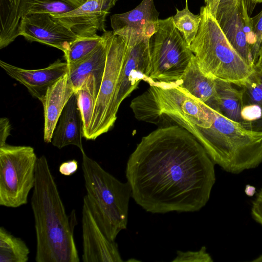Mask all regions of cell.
Instances as JSON below:
<instances>
[{"mask_svg":"<svg viewBox=\"0 0 262 262\" xmlns=\"http://www.w3.org/2000/svg\"><path fill=\"white\" fill-rule=\"evenodd\" d=\"M74 92L68 72L48 89L41 101L43 107V139L46 143L51 142L60 115Z\"/></svg>","mask_w":262,"mask_h":262,"instance_id":"obj_16","label":"cell"},{"mask_svg":"<svg viewBox=\"0 0 262 262\" xmlns=\"http://www.w3.org/2000/svg\"><path fill=\"white\" fill-rule=\"evenodd\" d=\"M21 0H0V49L12 43L19 35Z\"/></svg>","mask_w":262,"mask_h":262,"instance_id":"obj_22","label":"cell"},{"mask_svg":"<svg viewBox=\"0 0 262 262\" xmlns=\"http://www.w3.org/2000/svg\"><path fill=\"white\" fill-rule=\"evenodd\" d=\"M251 129L262 131V116L259 119L251 123Z\"/></svg>","mask_w":262,"mask_h":262,"instance_id":"obj_39","label":"cell"},{"mask_svg":"<svg viewBox=\"0 0 262 262\" xmlns=\"http://www.w3.org/2000/svg\"><path fill=\"white\" fill-rule=\"evenodd\" d=\"M262 116V108L256 104L244 105L242 111L241 117L246 124V128L251 129V123L258 119Z\"/></svg>","mask_w":262,"mask_h":262,"instance_id":"obj_31","label":"cell"},{"mask_svg":"<svg viewBox=\"0 0 262 262\" xmlns=\"http://www.w3.org/2000/svg\"><path fill=\"white\" fill-rule=\"evenodd\" d=\"M99 90L95 78L92 75L74 92L82 121L83 137L90 127Z\"/></svg>","mask_w":262,"mask_h":262,"instance_id":"obj_23","label":"cell"},{"mask_svg":"<svg viewBox=\"0 0 262 262\" xmlns=\"http://www.w3.org/2000/svg\"><path fill=\"white\" fill-rule=\"evenodd\" d=\"M103 37L97 34L88 37H78L64 53L68 65L78 63L91 55L102 43Z\"/></svg>","mask_w":262,"mask_h":262,"instance_id":"obj_26","label":"cell"},{"mask_svg":"<svg viewBox=\"0 0 262 262\" xmlns=\"http://www.w3.org/2000/svg\"><path fill=\"white\" fill-rule=\"evenodd\" d=\"M106 47V60L95 101L90 127L84 138L95 140L110 130L117 119L114 104L127 45L125 38L105 31L102 34Z\"/></svg>","mask_w":262,"mask_h":262,"instance_id":"obj_8","label":"cell"},{"mask_svg":"<svg viewBox=\"0 0 262 262\" xmlns=\"http://www.w3.org/2000/svg\"><path fill=\"white\" fill-rule=\"evenodd\" d=\"M81 223L83 262L123 261L117 244L102 232L84 198Z\"/></svg>","mask_w":262,"mask_h":262,"instance_id":"obj_13","label":"cell"},{"mask_svg":"<svg viewBox=\"0 0 262 262\" xmlns=\"http://www.w3.org/2000/svg\"><path fill=\"white\" fill-rule=\"evenodd\" d=\"M102 43L89 56L80 62L69 65V76L74 91L78 89L90 75L95 78L100 88L106 60V47L104 37Z\"/></svg>","mask_w":262,"mask_h":262,"instance_id":"obj_19","label":"cell"},{"mask_svg":"<svg viewBox=\"0 0 262 262\" xmlns=\"http://www.w3.org/2000/svg\"><path fill=\"white\" fill-rule=\"evenodd\" d=\"M241 5L234 12L216 21L233 48L248 64L254 67L251 48L244 31Z\"/></svg>","mask_w":262,"mask_h":262,"instance_id":"obj_20","label":"cell"},{"mask_svg":"<svg viewBox=\"0 0 262 262\" xmlns=\"http://www.w3.org/2000/svg\"><path fill=\"white\" fill-rule=\"evenodd\" d=\"M78 168V162L73 159L62 163L59 165V171L62 175L70 176L75 173Z\"/></svg>","mask_w":262,"mask_h":262,"instance_id":"obj_36","label":"cell"},{"mask_svg":"<svg viewBox=\"0 0 262 262\" xmlns=\"http://www.w3.org/2000/svg\"><path fill=\"white\" fill-rule=\"evenodd\" d=\"M149 85H177L194 55L173 17L159 19L157 31L149 38Z\"/></svg>","mask_w":262,"mask_h":262,"instance_id":"obj_7","label":"cell"},{"mask_svg":"<svg viewBox=\"0 0 262 262\" xmlns=\"http://www.w3.org/2000/svg\"><path fill=\"white\" fill-rule=\"evenodd\" d=\"M215 164L189 132L177 125L144 136L127 160L132 198L151 213L198 211L215 182Z\"/></svg>","mask_w":262,"mask_h":262,"instance_id":"obj_1","label":"cell"},{"mask_svg":"<svg viewBox=\"0 0 262 262\" xmlns=\"http://www.w3.org/2000/svg\"><path fill=\"white\" fill-rule=\"evenodd\" d=\"M37 158L31 146H0V205L17 208L27 203L35 183Z\"/></svg>","mask_w":262,"mask_h":262,"instance_id":"obj_9","label":"cell"},{"mask_svg":"<svg viewBox=\"0 0 262 262\" xmlns=\"http://www.w3.org/2000/svg\"><path fill=\"white\" fill-rule=\"evenodd\" d=\"M31 205L36 238V262H79L74 239L76 211L67 214L45 156L37 158Z\"/></svg>","mask_w":262,"mask_h":262,"instance_id":"obj_2","label":"cell"},{"mask_svg":"<svg viewBox=\"0 0 262 262\" xmlns=\"http://www.w3.org/2000/svg\"><path fill=\"white\" fill-rule=\"evenodd\" d=\"M82 153V169L86 191L84 196L100 229L111 241L126 229L132 189Z\"/></svg>","mask_w":262,"mask_h":262,"instance_id":"obj_5","label":"cell"},{"mask_svg":"<svg viewBox=\"0 0 262 262\" xmlns=\"http://www.w3.org/2000/svg\"><path fill=\"white\" fill-rule=\"evenodd\" d=\"M252 262H262V254L251 260Z\"/></svg>","mask_w":262,"mask_h":262,"instance_id":"obj_42","label":"cell"},{"mask_svg":"<svg viewBox=\"0 0 262 262\" xmlns=\"http://www.w3.org/2000/svg\"><path fill=\"white\" fill-rule=\"evenodd\" d=\"M255 67L262 69V57L258 59L255 64Z\"/></svg>","mask_w":262,"mask_h":262,"instance_id":"obj_41","label":"cell"},{"mask_svg":"<svg viewBox=\"0 0 262 262\" xmlns=\"http://www.w3.org/2000/svg\"><path fill=\"white\" fill-rule=\"evenodd\" d=\"M149 38L127 40V51L114 104L117 114L122 102L138 86L141 80L148 82L150 69Z\"/></svg>","mask_w":262,"mask_h":262,"instance_id":"obj_10","label":"cell"},{"mask_svg":"<svg viewBox=\"0 0 262 262\" xmlns=\"http://www.w3.org/2000/svg\"><path fill=\"white\" fill-rule=\"evenodd\" d=\"M29 254V248L21 238L1 227L0 262H27Z\"/></svg>","mask_w":262,"mask_h":262,"instance_id":"obj_25","label":"cell"},{"mask_svg":"<svg viewBox=\"0 0 262 262\" xmlns=\"http://www.w3.org/2000/svg\"><path fill=\"white\" fill-rule=\"evenodd\" d=\"M76 9L63 14L51 15L70 29L78 37H88L105 32V18L112 8L98 0H75Z\"/></svg>","mask_w":262,"mask_h":262,"instance_id":"obj_14","label":"cell"},{"mask_svg":"<svg viewBox=\"0 0 262 262\" xmlns=\"http://www.w3.org/2000/svg\"><path fill=\"white\" fill-rule=\"evenodd\" d=\"M215 111L210 127L198 129L195 138L215 164L238 174L262 163V131L245 127Z\"/></svg>","mask_w":262,"mask_h":262,"instance_id":"obj_4","label":"cell"},{"mask_svg":"<svg viewBox=\"0 0 262 262\" xmlns=\"http://www.w3.org/2000/svg\"><path fill=\"white\" fill-rule=\"evenodd\" d=\"M99 2L110 5L112 7L114 6L117 0H98Z\"/></svg>","mask_w":262,"mask_h":262,"instance_id":"obj_40","label":"cell"},{"mask_svg":"<svg viewBox=\"0 0 262 262\" xmlns=\"http://www.w3.org/2000/svg\"><path fill=\"white\" fill-rule=\"evenodd\" d=\"M139 120L177 125L193 136L198 129L212 125L215 111L177 85H150L130 105Z\"/></svg>","mask_w":262,"mask_h":262,"instance_id":"obj_3","label":"cell"},{"mask_svg":"<svg viewBox=\"0 0 262 262\" xmlns=\"http://www.w3.org/2000/svg\"><path fill=\"white\" fill-rule=\"evenodd\" d=\"M243 0H220L215 18L218 20L234 12Z\"/></svg>","mask_w":262,"mask_h":262,"instance_id":"obj_33","label":"cell"},{"mask_svg":"<svg viewBox=\"0 0 262 262\" xmlns=\"http://www.w3.org/2000/svg\"><path fill=\"white\" fill-rule=\"evenodd\" d=\"M242 88L244 105L256 104L262 108L261 68L254 67V71Z\"/></svg>","mask_w":262,"mask_h":262,"instance_id":"obj_28","label":"cell"},{"mask_svg":"<svg viewBox=\"0 0 262 262\" xmlns=\"http://www.w3.org/2000/svg\"><path fill=\"white\" fill-rule=\"evenodd\" d=\"M197 34L189 45L202 72L209 78L242 87L254 71L230 43L215 17L201 7Z\"/></svg>","mask_w":262,"mask_h":262,"instance_id":"obj_6","label":"cell"},{"mask_svg":"<svg viewBox=\"0 0 262 262\" xmlns=\"http://www.w3.org/2000/svg\"><path fill=\"white\" fill-rule=\"evenodd\" d=\"M205 6L215 17L220 0H204Z\"/></svg>","mask_w":262,"mask_h":262,"instance_id":"obj_37","label":"cell"},{"mask_svg":"<svg viewBox=\"0 0 262 262\" xmlns=\"http://www.w3.org/2000/svg\"><path fill=\"white\" fill-rule=\"evenodd\" d=\"M172 261L212 262L213 259L207 252L206 247L203 246L198 251H178Z\"/></svg>","mask_w":262,"mask_h":262,"instance_id":"obj_29","label":"cell"},{"mask_svg":"<svg viewBox=\"0 0 262 262\" xmlns=\"http://www.w3.org/2000/svg\"><path fill=\"white\" fill-rule=\"evenodd\" d=\"M11 125L9 120L6 117H2L0 119V146L6 144V141L10 135Z\"/></svg>","mask_w":262,"mask_h":262,"instance_id":"obj_35","label":"cell"},{"mask_svg":"<svg viewBox=\"0 0 262 262\" xmlns=\"http://www.w3.org/2000/svg\"><path fill=\"white\" fill-rule=\"evenodd\" d=\"M253 30L255 37V43L251 50L254 64L258 58V51L262 42V10L256 16L252 17Z\"/></svg>","mask_w":262,"mask_h":262,"instance_id":"obj_30","label":"cell"},{"mask_svg":"<svg viewBox=\"0 0 262 262\" xmlns=\"http://www.w3.org/2000/svg\"><path fill=\"white\" fill-rule=\"evenodd\" d=\"M114 34L127 40L150 38L157 30L159 12L154 0H142L134 9L111 16Z\"/></svg>","mask_w":262,"mask_h":262,"instance_id":"obj_12","label":"cell"},{"mask_svg":"<svg viewBox=\"0 0 262 262\" xmlns=\"http://www.w3.org/2000/svg\"><path fill=\"white\" fill-rule=\"evenodd\" d=\"M176 14L173 17L175 27L181 33L189 46L195 38L201 22L200 15L191 12L186 0L185 7L182 10L176 9Z\"/></svg>","mask_w":262,"mask_h":262,"instance_id":"obj_27","label":"cell"},{"mask_svg":"<svg viewBox=\"0 0 262 262\" xmlns=\"http://www.w3.org/2000/svg\"><path fill=\"white\" fill-rule=\"evenodd\" d=\"M258 56V58L262 57V42H261V43L260 44V48H259V49Z\"/></svg>","mask_w":262,"mask_h":262,"instance_id":"obj_43","label":"cell"},{"mask_svg":"<svg viewBox=\"0 0 262 262\" xmlns=\"http://www.w3.org/2000/svg\"><path fill=\"white\" fill-rule=\"evenodd\" d=\"M245 192L248 196H253L256 192V188L250 184H247L245 186Z\"/></svg>","mask_w":262,"mask_h":262,"instance_id":"obj_38","label":"cell"},{"mask_svg":"<svg viewBox=\"0 0 262 262\" xmlns=\"http://www.w3.org/2000/svg\"><path fill=\"white\" fill-rule=\"evenodd\" d=\"M214 82L215 105L212 109L246 127V124L241 117L244 105L242 90H237L233 86L234 84L227 81L215 79Z\"/></svg>","mask_w":262,"mask_h":262,"instance_id":"obj_21","label":"cell"},{"mask_svg":"<svg viewBox=\"0 0 262 262\" xmlns=\"http://www.w3.org/2000/svg\"><path fill=\"white\" fill-rule=\"evenodd\" d=\"M19 35L30 42H38L66 52L78 37L49 14H32L21 17Z\"/></svg>","mask_w":262,"mask_h":262,"instance_id":"obj_11","label":"cell"},{"mask_svg":"<svg viewBox=\"0 0 262 262\" xmlns=\"http://www.w3.org/2000/svg\"><path fill=\"white\" fill-rule=\"evenodd\" d=\"M241 9L244 31L247 37L248 42L252 50V48L255 43V37L253 30L252 19V17H249L248 15L247 4L245 0H243L242 2Z\"/></svg>","mask_w":262,"mask_h":262,"instance_id":"obj_32","label":"cell"},{"mask_svg":"<svg viewBox=\"0 0 262 262\" xmlns=\"http://www.w3.org/2000/svg\"><path fill=\"white\" fill-rule=\"evenodd\" d=\"M251 2L253 3H262V0H251Z\"/></svg>","mask_w":262,"mask_h":262,"instance_id":"obj_44","label":"cell"},{"mask_svg":"<svg viewBox=\"0 0 262 262\" xmlns=\"http://www.w3.org/2000/svg\"><path fill=\"white\" fill-rule=\"evenodd\" d=\"M80 5L75 0H21L19 12L21 17L32 14H61Z\"/></svg>","mask_w":262,"mask_h":262,"instance_id":"obj_24","label":"cell"},{"mask_svg":"<svg viewBox=\"0 0 262 262\" xmlns=\"http://www.w3.org/2000/svg\"><path fill=\"white\" fill-rule=\"evenodd\" d=\"M1 67L11 78L27 88L31 95L41 101L48 89L69 71L68 63L59 59L48 67L27 70L0 61Z\"/></svg>","mask_w":262,"mask_h":262,"instance_id":"obj_15","label":"cell"},{"mask_svg":"<svg viewBox=\"0 0 262 262\" xmlns=\"http://www.w3.org/2000/svg\"><path fill=\"white\" fill-rule=\"evenodd\" d=\"M177 86L212 108L215 105L216 91L214 80L206 76L201 70L194 55Z\"/></svg>","mask_w":262,"mask_h":262,"instance_id":"obj_18","label":"cell"},{"mask_svg":"<svg viewBox=\"0 0 262 262\" xmlns=\"http://www.w3.org/2000/svg\"><path fill=\"white\" fill-rule=\"evenodd\" d=\"M251 214L252 218L262 226V188L252 202Z\"/></svg>","mask_w":262,"mask_h":262,"instance_id":"obj_34","label":"cell"},{"mask_svg":"<svg viewBox=\"0 0 262 262\" xmlns=\"http://www.w3.org/2000/svg\"><path fill=\"white\" fill-rule=\"evenodd\" d=\"M83 124L76 95L74 94L64 107L53 132L51 143L59 149L73 145L84 151Z\"/></svg>","mask_w":262,"mask_h":262,"instance_id":"obj_17","label":"cell"}]
</instances>
